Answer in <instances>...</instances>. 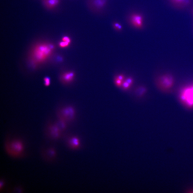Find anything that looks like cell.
Returning a JSON list of instances; mask_svg holds the SVG:
<instances>
[{
    "instance_id": "1",
    "label": "cell",
    "mask_w": 193,
    "mask_h": 193,
    "mask_svg": "<svg viewBox=\"0 0 193 193\" xmlns=\"http://www.w3.org/2000/svg\"><path fill=\"white\" fill-rule=\"evenodd\" d=\"M5 148L6 153L13 157L20 158L24 155V144L20 139L14 138L11 141H6Z\"/></svg>"
},
{
    "instance_id": "2",
    "label": "cell",
    "mask_w": 193,
    "mask_h": 193,
    "mask_svg": "<svg viewBox=\"0 0 193 193\" xmlns=\"http://www.w3.org/2000/svg\"><path fill=\"white\" fill-rule=\"evenodd\" d=\"M58 113L60 119L67 122L74 119L76 113L75 109L73 107L67 106L61 108Z\"/></svg>"
},
{
    "instance_id": "3",
    "label": "cell",
    "mask_w": 193,
    "mask_h": 193,
    "mask_svg": "<svg viewBox=\"0 0 193 193\" xmlns=\"http://www.w3.org/2000/svg\"><path fill=\"white\" fill-rule=\"evenodd\" d=\"M173 79L169 75L165 74L159 76L156 80L155 82L157 86L161 89L169 88L172 85Z\"/></svg>"
},
{
    "instance_id": "4",
    "label": "cell",
    "mask_w": 193,
    "mask_h": 193,
    "mask_svg": "<svg viewBox=\"0 0 193 193\" xmlns=\"http://www.w3.org/2000/svg\"><path fill=\"white\" fill-rule=\"evenodd\" d=\"M53 48V46L51 45L50 46L41 45L38 47L35 52V55L37 59L40 61L45 59L50 54L51 49Z\"/></svg>"
},
{
    "instance_id": "5",
    "label": "cell",
    "mask_w": 193,
    "mask_h": 193,
    "mask_svg": "<svg viewBox=\"0 0 193 193\" xmlns=\"http://www.w3.org/2000/svg\"><path fill=\"white\" fill-rule=\"evenodd\" d=\"M129 21L131 24L135 28H142L143 25V18L141 15L137 13L132 14L129 17Z\"/></svg>"
},
{
    "instance_id": "6",
    "label": "cell",
    "mask_w": 193,
    "mask_h": 193,
    "mask_svg": "<svg viewBox=\"0 0 193 193\" xmlns=\"http://www.w3.org/2000/svg\"><path fill=\"white\" fill-rule=\"evenodd\" d=\"M41 154L43 158L49 162L53 161L56 157L57 155L56 150L52 147H49L43 150Z\"/></svg>"
},
{
    "instance_id": "7",
    "label": "cell",
    "mask_w": 193,
    "mask_h": 193,
    "mask_svg": "<svg viewBox=\"0 0 193 193\" xmlns=\"http://www.w3.org/2000/svg\"><path fill=\"white\" fill-rule=\"evenodd\" d=\"M182 98L187 104L190 106L193 105V87L185 89L182 94Z\"/></svg>"
},
{
    "instance_id": "8",
    "label": "cell",
    "mask_w": 193,
    "mask_h": 193,
    "mask_svg": "<svg viewBox=\"0 0 193 193\" xmlns=\"http://www.w3.org/2000/svg\"><path fill=\"white\" fill-rule=\"evenodd\" d=\"M48 131L49 136L51 138L56 139L60 137L62 130L57 125L49 127Z\"/></svg>"
},
{
    "instance_id": "9",
    "label": "cell",
    "mask_w": 193,
    "mask_h": 193,
    "mask_svg": "<svg viewBox=\"0 0 193 193\" xmlns=\"http://www.w3.org/2000/svg\"><path fill=\"white\" fill-rule=\"evenodd\" d=\"M75 76V73L73 72H67L64 73L62 75L61 80L64 84H68L74 81Z\"/></svg>"
},
{
    "instance_id": "10",
    "label": "cell",
    "mask_w": 193,
    "mask_h": 193,
    "mask_svg": "<svg viewBox=\"0 0 193 193\" xmlns=\"http://www.w3.org/2000/svg\"><path fill=\"white\" fill-rule=\"evenodd\" d=\"M68 143L69 147L73 149H78L80 145V139L76 136L70 138L68 140Z\"/></svg>"
},
{
    "instance_id": "11",
    "label": "cell",
    "mask_w": 193,
    "mask_h": 193,
    "mask_svg": "<svg viewBox=\"0 0 193 193\" xmlns=\"http://www.w3.org/2000/svg\"><path fill=\"white\" fill-rule=\"evenodd\" d=\"M146 88L143 86H138L135 89L134 92L135 95L139 98L142 97L146 93Z\"/></svg>"
},
{
    "instance_id": "12",
    "label": "cell",
    "mask_w": 193,
    "mask_h": 193,
    "mask_svg": "<svg viewBox=\"0 0 193 193\" xmlns=\"http://www.w3.org/2000/svg\"><path fill=\"white\" fill-rule=\"evenodd\" d=\"M106 0H92V6L95 8L101 9L105 6Z\"/></svg>"
},
{
    "instance_id": "13",
    "label": "cell",
    "mask_w": 193,
    "mask_h": 193,
    "mask_svg": "<svg viewBox=\"0 0 193 193\" xmlns=\"http://www.w3.org/2000/svg\"><path fill=\"white\" fill-rule=\"evenodd\" d=\"M59 3V0H47L46 3L50 8L54 7Z\"/></svg>"
},
{
    "instance_id": "14",
    "label": "cell",
    "mask_w": 193,
    "mask_h": 193,
    "mask_svg": "<svg viewBox=\"0 0 193 193\" xmlns=\"http://www.w3.org/2000/svg\"><path fill=\"white\" fill-rule=\"evenodd\" d=\"M172 3L178 4L187 5L190 3V0H170Z\"/></svg>"
},
{
    "instance_id": "15",
    "label": "cell",
    "mask_w": 193,
    "mask_h": 193,
    "mask_svg": "<svg viewBox=\"0 0 193 193\" xmlns=\"http://www.w3.org/2000/svg\"><path fill=\"white\" fill-rule=\"evenodd\" d=\"M114 81L116 85L118 87H120L121 86L123 81L118 79L117 76L115 77Z\"/></svg>"
},
{
    "instance_id": "16",
    "label": "cell",
    "mask_w": 193,
    "mask_h": 193,
    "mask_svg": "<svg viewBox=\"0 0 193 193\" xmlns=\"http://www.w3.org/2000/svg\"><path fill=\"white\" fill-rule=\"evenodd\" d=\"M113 26L114 28L118 31H120L122 29V28L121 25L118 23H114L113 24Z\"/></svg>"
},
{
    "instance_id": "17",
    "label": "cell",
    "mask_w": 193,
    "mask_h": 193,
    "mask_svg": "<svg viewBox=\"0 0 193 193\" xmlns=\"http://www.w3.org/2000/svg\"><path fill=\"white\" fill-rule=\"evenodd\" d=\"M131 85L125 80L123 81L122 84V88L124 90H127L129 89Z\"/></svg>"
},
{
    "instance_id": "18",
    "label": "cell",
    "mask_w": 193,
    "mask_h": 193,
    "mask_svg": "<svg viewBox=\"0 0 193 193\" xmlns=\"http://www.w3.org/2000/svg\"><path fill=\"white\" fill-rule=\"evenodd\" d=\"M70 44V43L68 42L62 41L60 43L59 45L61 48H66L68 47Z\"/></svg>"
},
{
    "instance_id": "19",
    "label": "cell",
    "mask_w": 193,
    "mask_h": 193,
    "mask_svg": "<svg viewBox=\"0 0 193 193\" xmlns=\"http://www.w3.org/2000/svg\"><path fill=\"white\" fill-rule=\"evenodd\" d=\"M125 80L131 86L133 85V80L131 77H128Z\"/></svg>"
},
{
    "instance_id": "20",
    "label": "cell",
    "mask_w": 193,
    "mask_h": 193,
    "mask_svg": "<svg viewBox=\"0 0 193 193\" xmlns=\"http://www.w3.org/2000/svg\"><path fill=\"white\" fill-rule=\"evenodd\" d=\"M62 41L68 42L69 43H71V40L70 38L67 36H64L62 38Z\"/></svg>"
},
{
    "instance_id": "21",
    "label": "cell",
    "mask_w": 193,
    "mask_h": 193,
    "mask_svg": "<svg viewBox=\"0 0 193 193\" xmlns=\"http://www.w3.org/2000/svg\"><path fill=\"white\" fill-rule=\"evenodd\" d=\"M45 84L46 86H48L50 84V81L49 78L48 77H46L44 80Z\"/></svg>"
},
{
    "instance_id": "22",
    "label": "cell",
    "mask_w": 193,
    "mask_h": 193,
    "mask_svg": "<svg viewBox=\"0 0 193 193\" xmlns=\"http://www.w3.org/2000/svg\"><path fill=\"white\" fill-rule=\"evenodd\" d=\"M5 185V182L4 180L3 179H1L0 182V189L2 191L4 186Z\"/></svg>"
},
{
    "instance_id": "23",
    "label": "cell",
    "mask_w": 193,
    "mask_h": 193,
    "mask_svg": "<svg viewBox=\"0 0 193 193\" xmlns=\"http://www.w3.org/2000/svg\"><path fill=\"white\" fill-rule=\"evenodd\" d=\"M117 76L118 79L121 81H124L125 76L123 74H120L118 76Z\"/></svg>"
},
{
    "instance_id": "24",
    "label": "cell",
    "mask_w": 193,
    "mask_h": 193,
    "mask_svg": "<svg viewBox=\"0 0 193 193\" xmlns=\"http://www.w3.org/2000/svg\"><path fill=\"white\" fill-rule=\"evenodd\" d=\"M14 191H15V192L16 191V192H22V191H23L22 188L20 187H17L15 189Z\"/></svg>"
}]
</instances>
